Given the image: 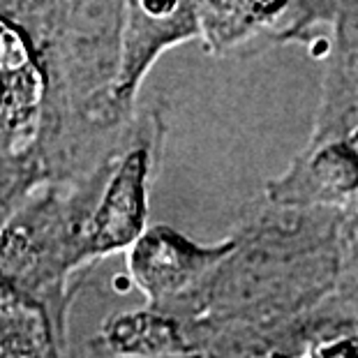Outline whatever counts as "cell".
I'll return each instance as SVG.
<instances>
[{
    "instance_id": "obj_2",
    "label": "cell",
    "mask_w": 358,
    "mask_h": 358,
    "mask_svg": "<svg viewBox=\"0 0 358 358\" xmlns=\"http://www.w3.org/2000/svg\"><path fill=\"white\" fill-rule=\"evenodd\" d=\"M231 250V236L201 245L171 227H150L129 248V275L148 299V308L185 326L196 299Z\"/></svg>"
},
{
    "instance_id": "obj_1",
    "label": "cell",
    "mask_w": 358,
    "mask_h": 358,
    "mask_svg": "<svg viewBox=\"0 0 358 358\" xmlns=\"http://www.w3.org/2000/svg\"><path fill=\"white\" fill-rule=\"evenodd\" d=\"M340 210H285L262 201L231 234L234 250L185 326L273 333L315 312L338 282Z\"/></svg>"
},
{
    "instance_id": "obj_9",
    "label": "cell",
    "mask_w": 358,
    "mask_h": 358,
    "mask_svg": "<svg viewBox=\"0 0 358 358\" xmlns=\"http://www.w3.org/2000/svg\"><path fill=\"white\" fill-rule=\"evenodd\" d=\"M65 0H19L21 7V17H19V26L26 28L30 37L35 40V44L44 47V42L49 40L53 26L58 21V14L63 10Z\"/></svg>"
},
{
    "instance_id": "obj_6",
    "label": "cell",
    "mask_w": 358,
    "mask_h": 358,
    "mask_svg": "<svg viewBox=\"0 0 358 358\" xmlns=\"http://www.w3.org/2000/svg\"><path fill=\"white\" fill-rule=\"evenodd\" d=\"M317 113L340 127L358 125V0H345L333 21Z\"/></svg>"
},
{
    "instance_id": "obj_5",
    "label": "cell",
    "mask_w": 358,
    "mask_h": 358,
    "mask_svg": "<svg viewBox=\"0 0 358 358\" xmlns=\"http://www.w3.org/2000/svg\"><path fill=\"white\" fill-rule=\"evenodd\" d=\"M296 0H199L201 42L215 56L262 51L278 44Z\"/></svg>"
},
{
    "instance_id": "obj_7",
    "label": "cell",
    "mask_w": 358,
    "mask_h": 358,
    "mask_svg": "<svg viewBox=\"0 0 358 358\" xmlns=\"http://www.w3.org/2000/svg\"><path fill=\"white\" fill-rule=\"evenodd\" d=\"M102 345L120 358H192L185 326L153 308L111 317Z\"/></svg>"
},
{
    "instance_id": "obj_3",
    "label": "cell",
    "mask_w": 358,
    "mask_h": 358,
    "mask_svg": "<svg viewBox=\"0 0 358 358\" xmlns=\"http://www.w3.org/2000/svg\"><path fill=\"white\" fill-rule=\"evenodd\" d=\"M192 40H201L199 0H125L120 67L109 97L113 125H134L136 95L150 67L164 51Z\"/></svg>"
},
{
    "instance_id": "obj_10",
    "label": "cell",
    "mask_w": 358,
    "mask_h": 358,
    "mask_svg": "<svg viewBox=\"0 0 358 358\" xmlns=\"http://www.w3.org/2000/svg\"><path fill=\"white\" fill-rule=\"evenodd\" d=\"M0 17L12 19V21H17V24H19V17H21L19 0H0Z\"/></svg>"
},
{
    "instance_id": "obj_4",
    "label": "cell",
    "mask_w": 358,
    "mask_h": 358,
    "mask_svg": "<svg viewBox=\"0 0 358 358\" xmlns=\"http://www.w3.org/2000/svg\"><path fill=\"white\" fill-rule=\"evenodd\" d=\"M264 199L285 210H345L358 201V139L306 143Z\"/></svg>"
},
{
    "instance_id": "obj_8",
    "label": "cell",
    "mask_w": 358,
    "mask_h": 358,
    "mask_svg": "<svg viewBox=\"0 0 358 358\" xmlns=\"http://www.w3.org/2000/svg\"><path fill=\"white\" fill-rule=\"evenodd\" d=\"M310 322L322 333H358V201L340 210L338 222V282L335 292Z\"/></svg>"
}]
</instances>
